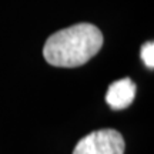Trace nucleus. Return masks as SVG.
Here are the masks:
<instances>
[{
  "instance_id": "4",
  "label": "nucleus",
  "mask_w": 154,
  "mask_h": 154,
  "mask_svg": "<svg viewBox=\"0 0 154 154\" xmlns=\"http://www.w3.org/2000/svg\"><path fill=\"white\" fill-rule=\"evenodd\" d=\"M140 56H141V60L144 61V64L147 67H150V69H153L154 67V43L153 42H147V43L143 44Z\"/></svg>"
},
{
  "instance_id": "1",
  "label": "nucleus",
  "mask_w": 154,
  "mask_h": 154,
  "mask_svg": "<svg viewBox=\"0 0 154 154\" xmlns=\"http://www.w3.org/2000/svg\"><path fill=\"white\" fill-rule=\"evenodd\" d=\"M103 42L99 27L79 23L51 34L44 43L43 56L51 66L79 67L99 53Z\"/></svg>"
},
{
  "instance_id": "2",
  "label": "nucleus",
  "mask_w": 154,
  "mask_h": 154,
  "mask_svg": "<svg viewBox=\"0 0 154 154\" xmlns=\"http://www.w3.org/2000/svg\"><path fill=\"white\" fill-rule=\"evenodd\" d=\"M124 138L117 130L101 128L79 140L73 154H124Z\"/></svg>"
},
{
  "instance_id": "3",
  "label": "nucleus",
  "mask_w": 154,
  "mask_h": 154,
  "mask_svg": "<svg viewBox=\"0 0 154 154\" xmlns=\"http://www.w3.org/2000/svg\"><path fill=\"white\" fill-rule=\"evenodd\" d=\"M134 97H136V84L133 83L131 79L124 77L110 84L106 94V101L113 110H123L131 104Z\"/></svg>"
}]
</instances>
